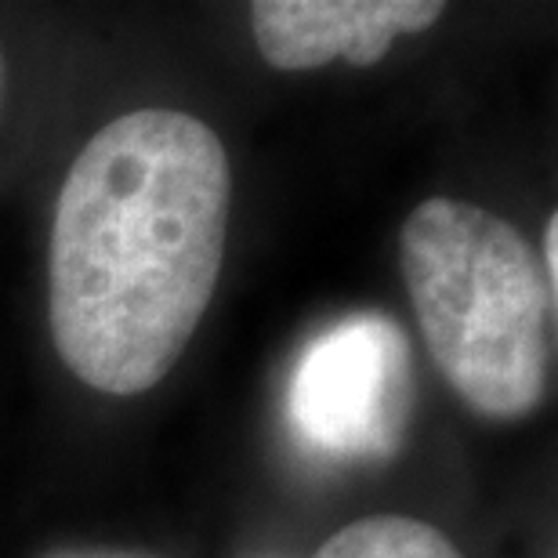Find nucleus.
Returning <instances> with one entry per match:
<instances>
[{
    "label": "nucleus",
    "mask_w": 558,
    "mask_h": 558,
    "mask_svg": "<svg viewBox=\"0 0 558 558\" xmlns=\"http://www.w3.org/2000/svg\"><path fill=\"white\" fill-rule=\"evenodd\" d=\"M221 138L178 109H135L76 153L54 204L48 319L62 363L138 396L182 360L226 258Z\"/></svg>",
    "instance_id": "1"
},
{
    "label": "nucleus",
    "mask_w": 558,
    "mask_h": 558,
    "mask_svg": "<svg viewBox=\"0 0 558 558\" xmlns=\"http://www.w3.org/2000/svg\"><path fill=\"white\" fill-rule=\"evenodd\" d=\"M399 262L453 392L478 417H530L548 392L555 290L522 232L464 199L432 196L410 210Z\"/></svg>",
    "instance_id": "2"
},
{
    "label": "nucleus",
    "mask_w": 558,
    "mask_h": 558,
    "mask_svg": "<svg viewBox=\"0 0 558 558\" xmlns=\"http://www.w3.org/2000/svg\"><path fill=\"white\" fill-rule=\"evenodd\" d=\"M410 399L407 333L381 312H360L301 352L287 385V421L312 453L374 461L403 442Z\"/></svg>",
    "instance_id": "3"
},
{
    "label": "nucleus",
    "mask_w": 558,
    "mask_h": 558,
    "mask_svg": "<svg viewBox=\"0 0 558 558\" xmlns=\"http://www.w3.org/2000/svg\"><path fill=\"white\" fill-rule=\"evenodd\" d=\"M439 0H258L251 29L276 70H319L333 59L381 62L399 33H424L442 19Z\"/></svg>",
    "instance_id": "4"
},
{
    "label": "nucleus",
    "mask_w": 558,
    "mask_h": 558,
    "mask_svg": "<svg viewBox=\"0 0 558 558\" xmlns=\"http://www.w3.org/2000/svg\"><path fill=\"white\" fill-rule=\"evenodd\" d=\"M316 558H461L446 533L407 515H371L338 530Z\"/></svg>",
    "instance_id": "5"
},
{
    "label": "nucleus",
    "mask_w": 558,
    "mask_h": 558,
    "mask_svg": "<svg viewBox=\"0 0 558 558\" xmlns=\"http://www.w3.org/2000/svg\"><path fill=\"white\" fill-rule=\"evenodd\" d=\"M544 279H548V287L555 290L558 287V215L548 218V226H544Z\"/></svg>",
    "instance_id": "6"
},
{
    "label": "nucleus",
    "mask_w": 558,
    "mask_h": 558,
    "mask_svg": "<svg viewBox=\"0 0 558 558\" xmlns=\"http://www.w3.org/2000/svg\"><path fill=\"white\" fill-rule=\"evenodd\" d=\"M4 84H8V70H4V54H0V102H4Z\"/></svg>",
    "instance_id": "7"
}]
</instances>
